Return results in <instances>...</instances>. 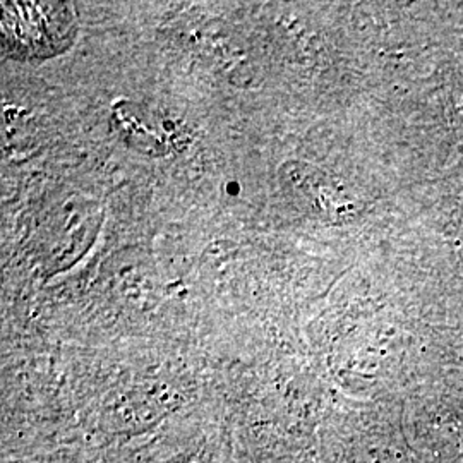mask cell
I'll return each mask as SVG.
<instances>
[{"label": "cell", "instance_id": "1", "mask_svg": "<svg viewBox=\"0 0 463 463\" xmlns=\"http://www.w3.org/2000/svg\"><path fill=\"white\" fill-rule=\"evenodd\" d=\"M2 42L17 57H52L71 43L76 23L69 4L4 2Z\"/></svg>", "mask_w": 463, "mask_h": 463}]
</instances>
